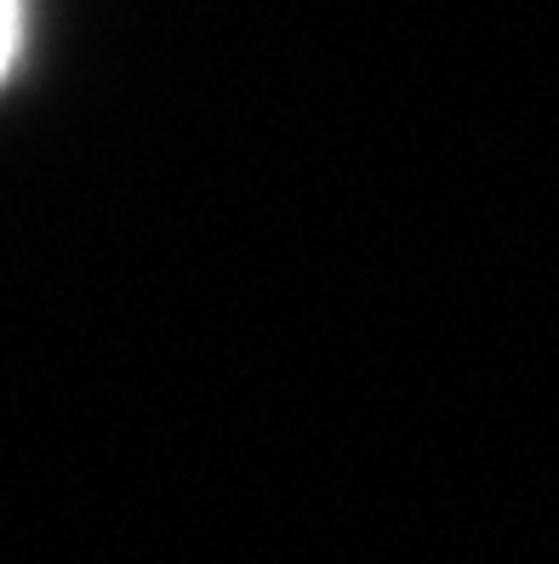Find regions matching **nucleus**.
<instances>
[{"label": "nucleus", "instance_id": "f257e3e1", "mask_svg": "<svg viewBox=\"0 0 559 564\" xmlns=\"http://www.w3.org/2000/svg\"><path fill=\"white\" fill-rule=\"evenodd\" d=\"M23 29H29V0H0V80L12 75L23 52Z\"/></svg>", "mask_w": 559, "mask_h": 564}]
</instances>
